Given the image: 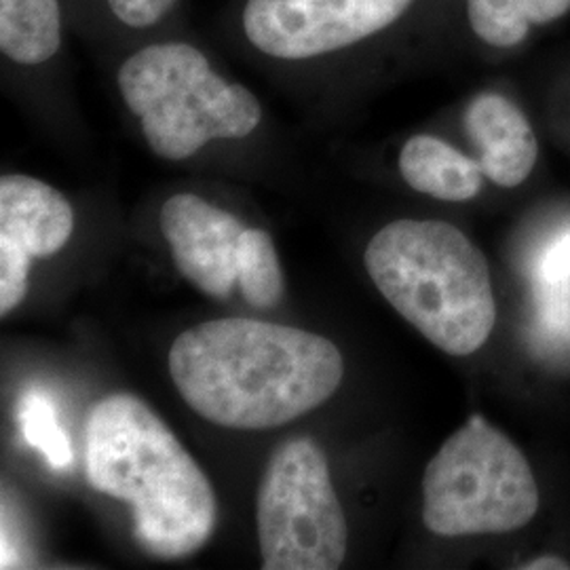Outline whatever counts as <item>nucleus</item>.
<instances>
[{
	"label": "nucleus",
	"mask_w": 570,
	"mask_h": 570,
	"mask_svg": "<svg viewBox=\"0 0 570 570\" xmlns=\"http://www.w3.org/2000/svg\"><path fill=\"white\" fill-rule=\"evenodd\" d=\"M397 167L412 190L450 204H465L478 197L487 178L478 159L429 134L406 140Z\"/></svg>",
	"instance_id": "obj_12"
},
{
	"label": "nucleus",
	"mask_w": 570,
	"mask_h": 570,
	"mask_svg": "<svg viewBox=\"0 0 570 570\" xmlns=\"http://www.w3.org/2000/svg\"><path fill=\"white\" fill-rule=\"evenodd\" d=\"M539 489L524 452L473 414L429 461L423 522L433 534H501L527 527Z\"/></svg>",
	"instance_id": "obj_5"
},
{
	"label": "nucleus",
	"mask_w": 570,
	"mask_h": 570,
	"mask_svg": "<svg viewBox=\"0 0 570 570\" xmlns=\"http://www.w3.org/2000/svg\"><path fill=\"white\" fill-rule=\"evenodd\" d=\"M180 397L218 428H282L327 402L345 376L338 346L301 327L244 317L188 327L169 348Z\"/></svg>",
	"instance_id": "obj_1"
},
{
	"label": "nucleus",
	"mask_w": 570,
	"mask_h": 570,
	"mask_svg": "<svg viewBox=\"0 0 570 570\" xmlns=\"http://www.w3.org/2000/svg\"><path fill=\"white\" fill-rule=\"evenodd\" d=\"M570 570V564L562 558H556V556H541V558H534L530 560L529 564H524L522 570Z\"/></svg>",
	"instance_id": "obj_19"
},
{
	"label": "nucleus",
	"mask_w": 570,
	"mask_h": 570,
	"mask_svg": "<svg viewBox=\"0 0 570 570\" xmlns=\"http://www.w3.org/2000/svg\"><path fill=\"white\" fill-rule=\"evenodd\" d=\"M18 425L26 444L39 450L51 468L63 469L72 463L75 452L49 395L42 391L23 393L18 404Z\"/></svg>",
	"instance_id": "obj_15"
},
{
	"label": "nucleus",
	"mask_w": 570,
	"mask_h": 570,
	"mask_svg": "<svg viewBox=\"0 0 570 570\" xmlns=\"http://www.w3.org/2000/svg\"><path fill=\"white\" fill-rule=\"evenodd\" d=\"M121 56L119 96L159 159L186 161L212 142L245 140L263 125L256 94L230 79L199 42L164 32Z\"/></svg>",
	"instance_id": "obj_4"
},
{
	"label": "nucleus",
	"mask_w": 570,
	"mask_h": 570,
	"mask_svg": "<svg viewBox=\"0 0 570 570\" xmlns=\"http://www.w3.org/2000/svg\"><path fill=\"white\" fill-rule=\"evenodd\" d=\"M161 230L174 265L204 294L223 301L237 284V247L247 226L195 193H176L161 205Z\"/></svg>",
	"instance_id": "obj_9"
},
{
	"label": "nucleus",
	"mask_w": 570,
	"mask_h": 570,
	"mask_svg": "<svg viewBox=\"0 0 570 570\" xmlns=\"http://www.w3.org/2000/svg\"><path fill=\"white\" fill-rule=\"evenodd\" d=\"M414 4L416 0H239L230 35L245 56L268 66L327 68L395 28Z\"/></svg>",
	"instance_id": "obj_7"
},
{
	"label": "nucleus",
	"mask_w": 570,
	"mask_h": 570,
	"mask_svg": "<svg viewBox=\"0 0 570 570\" xmlns=\"http://www.w3.org/2000/svg\"><path fill=\"white\" fill-rule=\"evenodd\" d=\"M237 284L256 308H273L284 296V275L277 249L263 228H245L237 247Z\"/></svg>",
	"instance_id": "obj_14"
},
{
	"label": "nucleus",
	"mask_w": 570,
	"mask_h": 570,
	"mask_svg": "<svg viewBox=\"0 0 570 570\" xmlns=\"http://www.w3.org/2000/svg\"><path fill=\"white\" fill-rule=\"evenodd\" d=\"M258 543L266 570H336L346 558V518L326 452L313 438L287 440L258 490Z\"/></svg>",
	"instance_id": "obj_6"
},
{
	"label": "nucleus",
	"mask_w": 570,
	"mask_h": 570,
	"mask_svg": "<svg viewBox=\"0 0 570 570\" xmlns=\"http://www.w3.org/2000/svg\"><path fill=\"white\" fill-rule=\"evenodd\" d=\"M463 125L490 183L515 188L529 178L539 144L527 115L510 98L492 91L475 96L465 108Z\"/></svg>",
	"instance_id": "obj_10"
},
{
	"label": "nucleus",
	"mask_w": 570,
	"mask_h": 570,
	"mask_svg": "<svg viewBox=\"0 0 570 570\" xmlns=\"http://www.w3.org/2000/svg\"><path fill=\"white\" fill-rule=\"evenodd\" d=\"M85 452L89 484L129 503L136 541L148 556L183 560L212 539L216 492L140 397L115 393L91 407Z\"/></svg>",
	"instance_id": "obj_2"
},
{
	"label": "nucleus",
	"mask_w": 570,
	"mask_h": 570,
	"mask_svg": "<svg viewBox=\"0 0 570 570\" xmlns=\"http://www.w3.org/2000/svg\"><path fill=\"white\" fill-rule=\"evenodd\" d=\"M468 21L473 35L494 49L518 47L529 37L524 0H468Z\"/></svg>",
	"instance_id": "obj_16"
},
{
	"label": "nucleus",
	"mask_w": 570,
	"mask_h": 570,
	"mask_svg": "<svg viewBox=\"0 0 570 570\" xmlns=\"http://www.w3.org/2000/svg\"><path fill=\"white\" fill-rule=\"evenodd\" d=\"M534 292L546 320L564 324L570 305V233L546 249L534 273Z\"/></svg>",
	"instance_id": "obj_17"
},
{
	"label": "nucleus",
	"mask_w": 570,
	"mask_h": 570,
	"mask_svg": "<svg viewBox=\"0 0 570 570\" xmlns=\"http://www.w3.org/2000/svg\"><path fill=\"white\" fill-rule=\"evenodd\" d=\"M75 230V209L51 184L26 174L0 178V315L28 292L32 258L58 254Z\"/></svg>",
	"instance_id": "obj_8"
},
{
	"label": "nucleus",
	"mask_w": 570,
	"mask_h": 570,
	"mask_svg": "<svg viewBox=\"0 0 570 570\" xmlns=\"http://www.w3.org/2000/svg\"><path fill=\"white\" fill-rule=\"evenodd\" d=\"M367 275L431 345L468 357L497 324L490 268L463 230L442 220H395L364 254Z\"/></svg>",
	"instance_id": "obj_3"
},
{
	"label": "nucleus",
	"mask_w": 570,
	"mask_h": 570,
	"mask_svg": "<svg viewBox=\"0 0 570 570\" xmlns=\"http://www.w3.org/2000/svg\"><path fill=\"white\" fill-rule=\"evenodd\" d=\"M524 11L530 23L548 26L569 13L570 0H524Z\"/></svg>",
	"instance_id": "obj_18"
},
{
	"label": "nucleus",
	"mask_w": 570,
	"mask_h": 570,
	"mask_svg": "<svg viewBox=\"0 0 570 570\" xmlns=\"http://www.w3.org/2000/svg\"><path fill=\"white\" fill-rule=\"evenodd\" d=\"M68 0H0V58L11 70L41 72L66 56Z\"/></svg>",
	"instance_id": "obj_11"
},
{
	"label": "nucleus",
	"mask_w": 570,
	"mask_h": 570,
	"mask_svg": "<svg viewBox=\"0 0 570 570\" xmlns=\"http://www.w3.org/2000/svg\"><path fill=\"white\" fill-rule=\"evenodd\" d=\"M183 0H68L70 21L122 49L164 35Z\"/></svg>",
	"instance_id": "obj_13"
}]
</instances>
